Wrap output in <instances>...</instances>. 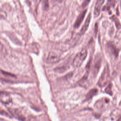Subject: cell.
I'll return each mask as SVG.
<instances>
[{
    "label": "cell",
    "mask_w": 121,
    "mask_h": 121,
    "mask_svg": "<svg viewBox=\"0 0 121 121\" xmlns=\"http://www.w3.org/2000/svg\"><path fill=\"white\" fill-rule=\"evenodd\" d=\"M112 86L111 84H109L108 86L106 87L105 89V91L106 93L107 94H109L110 95H112Z\"/></svg>",
    "instance_id": "14"
},
{
    "label": "cell",
    "mask_w": 121,
    "mask_h": 121,
    "mask_svg": "<svg viewBox=\"0 0 121 121\" xmlns=\"http://www.w3.org/2000/svg\"><path fill=\"white\" fill-rule=\"evenodd\" d=\"M121 117V112L118 109H115L112 110L110 115V118L111 121H119Z\"/></svg>",
    "instance_id": "5"
},
{
    "label": "cell",
    "mask_w": 121,
    "mask_h": 121,
    "mask_svg": "<svg viewBox=\"0 0 121 121\" xmlns=\"http://www.w3.org/2000/svg\"><path fill=\"white\" fill-rule=\"evenodd\" d=\"M91 13H89L85 21L84 24L82 26L80 30L79 33L80 34H81V35L83 34L86 31V29H87V28L88 27V26H89V23H90V21L91 20Z\"/></svg>",
    "instance_id": "9"
},
{
    "label": "cell",
    "mask_w": 121,
    "mask_h": 121,
    "mask_svg": "<svg viewBox=\"0 0 121 121\" xmlns=\"http://www.w3.org/2000/svg\"><path fill=\"white\" fill-rule=\"evenodd\" d=\"M110 102V100L107 98H103L98 101L95 105L97 108H103L108 105Z\"/></svg>",
    "instance_id": "8"
},
{
    "label": "cell",
    "mask_w": 121,
    "mask_h": 121,
    "mask_svg": "<svg viewBox=\"0 0 121 121\" xmlns=\"http://www.w3.org/2000/svg\"><path fill=\"white\" fill-rule=\"evenodd\" d=\"M104 1V0H102L96 1L95 6L94 12V15L95 17H97L99 15L100 13L101 12L102 6Z\"/></svg>",
    "instance_id": "7"
},
{
    "label": "cell",
    "mask_w": 121,
    "mask_h": 121,
    "mask_svg": "<svg viewBox=\"0 0 121 121\" xmlns=\"http://www.w3.org/2000/svg\"><path fill=\"white\" fill-rule=\"evenodd\" d=\"M89 1H90L89 0H88V1H87V0H86V1H83V2L82 3V6L84 7V6H86V5L87 4V3H88Z\"/></svg>",
    "instance_id": "15"
},
{
    "label": "cell",
    "mask_w": 121,
    "mask_h": 121,
    "mask_svg": "<svg viewBox=\"0 0 121 121\" xmlns=\"http://www.w3.org/2000/svg\"><path fill=\"white\" fill-rule=\"evenodd\" d=\"M101 59H99L97 60V61L95 62V66H94V72L95 74V73L96 74L97 73L98 71L99 70L100 65H101Z\"/></svg>",
    "instance_id": "13"
},
{
    "label": "cell",
    "mask_w": 121,
    "mask_h": 121,
    "mask_svg": "<svg viewBox=\"0 0 121 121\" xmlns=\"http://www.w3.org/2000/svg\"><path fill=\"white\" fill-rule=\"evenodd\" d=\"M107 48L110 53L114 57L118 55L119 50L115 45V43L112 42H109L107 44Z\"/></svg>",
    "instance_id": "4"
},
{
    "label": "cell",
    "mask_w": 121,
    "mask_h": 121,
    "mask_svg": "<svg viewBox=\"0 0 121 121\" xmlns=\"http://www.w3.org/2000/svg\"><path fill=\"white\" fill-rule=\"evenodd\" d=\"M97 92L98 90L95 88L90 89L86 95V99L89 100L90 99L92 98L97 93Z\"/></svg>",
    "instance_id": "12"
},
{
    "label": "cell",
    "mask_w": 121,
    "mask_h": 121,
    "mask_svg": "<svg viewBox=\"0 0 121 121\" xmlns=\"http://www.w3.org/2000/svg\"><path fill=\"white\" fill-rule=\"evenodd\" d=\"M86 10V9H85L84 10L82 11L78 16L74 24V27L75 28H78L80 25L85 17Z\"/></svg>",
    "instance_id": "6"
},
{
    "label": "cell",
    "mask_w": 121,
    "mask_h": 121,
    "mask_svg": "<svg viewBox=\"0 0 121 121\" xmlns=\"http://www.w3.org/2000/svg\"><path fill=\"white\" fill-rule=\"evenodd\" d=\"M10 111L12 115L18 120L21 121H30L31 117L26 116L25 114L19 109H12Z\"/></svg>",
    "instance_id": "3"
},
{
    "label": "cell",
    "mask_w": 121,
    "mask_h": 121,
    "mask_svg": "<svg viewBox=\"0 0 121 121\" xmlns=\"http://www.w3.org/2000/svg\"><path fill=\"white\" fill-rule=\"evenodd\" d=\"M87 54V52L86 49H82L78 52L73 59V65L75 67H79L86 59Z\"/></svg>",
    "instance_id": "2"
},
{
    "label": "cell",
    "mask_w": 121,
    "mask_h": 121,
    "mask_svg": "<svg viewBox=\"0 0 121 121\" xmlns=\"http://www.w3.org/2000/svg\"><path fill=\"white\" fill-rule=\"evenodd\" d=\"M0 101L3 103L8 104L11 101V99L7 93L1 91L0 92Z\"/></svg>",
    "instance_id": "11"
},
{
    "label": "cell",
    "mask_w": 121,
    "mask_h": 121,
    "mask_svg": "<svg viewBox=\"0 0 121 121\" xmlns=\"http://www.w3.org/2000/svg\"><path fill=\"white\" fill-rule=\"evenodd\" d=\"M46 61L50 63H54L59 61V57L53 52H50L47 56L46 59Z\"/></svg>",
    "instance_id": "10"
},
{
    "label": "cell",
    "mask_w": 121,
    "mask_h": 121,
    "mask_svg": "<svg viewBox=\"0 0 121 121\" xmlns=\"http://www.w3.org/2000/svg\"><path fill=\"white\" fill-rule=\"evenodd\" d=\"M110 70L108 66H106L104 68L103 72L101 74V75L99 79V80L97 82V85L101 86L103 87L105 86L110 81Z\"/></svg>",
    "instance_id": "1"
}]
</instances>
